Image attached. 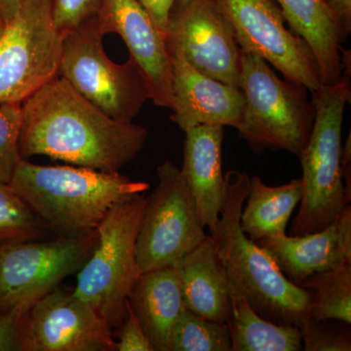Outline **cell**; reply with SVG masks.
<instances>
[{
  "mask_svg": "<svg viewBox=\"0 0 351 351\" xmlns=\"http://www.w3.org/2000/svg\"><path fill=\"white\" fill-rule=\"evenodd\" d=\"M23 159L45 156L107 173L119 171L145 147L147 131L108 117L61 76L22 103Z\"/></svg>",
  "mask_w": 351,
  "mask_h": 351,
  "instance_id": "cell-1",
  "label": "cell"
},
{
  "mask_svg": "<svg viewBox=\"0 0 351 351\" xmlns=\"http://www.w3.org/2000/svg\"><path fill=\"white\" fill-rule=\"evenodd\" d=\"M11 186L54 237H80L95 232L113 206L149 189L119 173L80 166L38 165L22 159Z\"/></svg>",
  "mask_w": 351,
  "mask_h": 351,
  "instance_id": "cell-2",
  "label": "cell"
},
{
  "mask_svg": "<svg viewBox=\"0 0 351 351\" xmlns=\"http://www.w3.org/2000/svg\"><path fill=\"white\" fill-rule=\"evenodd\" d=\"M225 179V203L214 241L230 290L244 297L265 319L299 327L309 315L311 294L291 282L274 258L242 230L240 216L250 186L249 175L232 170L226 173Z\"/></svg>",
  "mask_w": 351,
  "mask_h": 351,
  "instance_id": "cell-3",
  "label": "cell"
},
{
  "mask_svg": "<svg viewBox=\"0 0 351 351\" xmlns=\"http://www.w3.org/2000/svg\"><path fill=\"white\" fill-rule=\"evenodd\" d=\"M313 95V126L299 156L302 193L291 235L322 230L350 205L341 171L343 113L351 99L350 64L338 82L321 85Z\"/></svg>",
  "mask_w": 351,
  "mask_h": 351,
  "instance_id": "cell-4",
  "label": "cell"
},
{
  "mask_svg": "<svg viewBox=\"0 0 351 351\" xmlns=\"http://www.w3.org/2000/svg\"><path fill=\"white\" fill-rule=\"evenodd\" d=\"M241 90L245 104L237 131L252 151L282 149L301 156L314 121L306 88L284 82L263 58L241 51Z\"/></svg>",
  "mask_w": 351,
  "mask_h": 351,
  "instance_id": "cell-5",
  "label": "cell"
},
{
  "mask_svg": "<svg viewBox=\"0 0 351 351\" xmlns=\"http://www.w3.org/2000/svg\"><path fill=\"white\" fill-rule=\"evenodd\" d=\"M147 197L140 195L115 205L97 228L98 244L78 271L73 292L119 329L127 315V302L137 282L136 243Z\"/></svg>",
  "mask_w": 351,
  "mask_h": 351,
  "instance_id": "cell-6",
  "label": "cell"
},
{
  "mask_svg": "<svg viewBox=\"0 0 351 351\" xmlns=\"http://www.w3.org/2000/svg\"><path fill=\"white\" fill-rule=\"evenodd\" d=\"M96 16L64 32L59 76L104 113L132 122L151 100L144 75L129 58L119 64L108 57Z\"/></svg>",
  "mask_w": 351,
  "mask_h": 351,
  "instance_id": "cell-7",
  "label": "cell"
},
{
  "mask_svg": "<svg viewBox=\"0 0 351 351\" xmlns=\"http://www.w3.org/2000/svg\"><path fill=\"white\" fill-rule=\"evenodd\" d=\"M63 41L54 0H22L0 38V105L22 104L59 76Z\"/></svg>",
  "mask_w": 351,
  "mask_h": 351,
  "instance_id": "cell-8",
  "label": "cell"
},
{
  "mask_svg": "<svg viewBox=\"0 0 351 351\" xmlns=\"http://www.w3.org/2000/svg\"><path fill=\"white\" fill-rule=\"evenodd\" d=\"M97 230L0 246V315L24 316L66 277L80 271L98 244Z\"/></svg>",
  "mask_w": 351,
  "mask_h": 351,
  "instance_id": "cell-9",
  "label": "cell"
},
{
  "mask_svg": "<svg viewBox=\"0 0 351 351\" xmlns=\"http://www.w3.org/2000/svg\"><path fill=\"white\" fill-rule=\"evenodd\" d=\"M158 184L147 197L136 256L140 274L174 267L206 239L181 168L165 160L157 167Z\"/></svg>",
  "mask_w": 351,
  "mask_h": 351,
  "instance_id": "cell-10",
  "label": "cell"
},
{
  "mask_svg": "<svg viewBox=\"0 0 351 351\" xmlns=\"http://www.w3.org/2000/svg\"><path fill=\"white\" fill-rule=\"evenodd\" d=\"M234 31L242 52L263 58L289 82L313 93L322 85L306 41L286 27L276 0H214Z\"/></svg>",
  "mask_w": 351,
  "mask_h": 351,
  "instance_id": "cell-11",
  "label": "cell"
},
{
  "mask_svg": "<svg viewBox=\"0 0 351 351\" xmlns=\"http://www.w3.org/2000/svg\"><path fill=\"white\" fill-rule=\"evenodd\" d=\"M165 43L200 73L241 89V50L214 0H175Z\"/></svg>",
  "mask_w": 351,
  "mask_h": 351,
  "instance_id": "cell-12",
  "label": "cell"
},
{
  "mask_svg": "<svg viewBox=\"0 0 351 351\" xmlns=\"http://www.w3.org/2000/svg\"><path fill=\"white\" fill-rule=\"evenodd\" d=\"M22 343L23 351H117L107 320L59 286L25 314Z\"/></svg>",
  "mask_w": 351,
  "mask_h": 351,
  "instance_id": "cell-13",
  "label": "cell"
},
{
  "mask_svg": "<svg viewBox=\"0 0 351 351\" xmlns=\"http://www.w3.org/2000/svg\"><path fill=\"white\" fill-rule=\"evenodd\" d=\"M104 36L115 34L126 44L157 107L172 110V63L165 39L140 0H101L96 15Z\"/></svg>",
  "mask_w": 351,
  "mask_h": 351,
  "instance_id": "cell-14",
  "label": "cell"
},
{
  "mask_svg": "<svg viewBox=\"0 0 351 351\" xmlns=\"http://www.w3.org/2000/svg\"><path fill=\"white\" fill-rule=\"evenodd\" d=\"M167 49L173 71L171 120L184 132L198 125L239 129L245 104L242 90L200 73L177 48L167 45Z\"/></svg>",
  "mask_w": 351,
  "mask_h": 351,
  "instance_id": "cell-15",
  "label": "cell"
},
{
  "mask_svg": "<svg viewBox=\"0 0 351 351\" xmlns=\"http://www.w3.org/2000/svg\"><path fill=\"white\" fill-rule=\"evenodd\" d=\"M256 243L274 258L291 282L301 287L316 272L351 263V207L319 232L304 235L281 234Z\"/></svg>",
  "mask_w": 351,
  "mask_h": 351,
  "instance_id": "cell-16",
  "label": "cell"
},
{
  "mask_svg": "<svg viewBox=\"0 0 351 351\" xmlns=\"http://www.w3.org/2000/svg\"><path fill=\"white\" fill-rule=\"evenodd\" d=\"M184 133L181 171L195 199L201 223L215 240L218 237L226 196V179L221 168L225 127L198 125Z\"/></svg>",
  "mask_w": 351,
  "mask_h": 351,
  "instance_id": "cell-17",
  "label": "cell"
},
{
  "mask_svg": "<svg viewBox=\"0 0 351 351\" xmlns=\"http://www.w3.org/2000/svg\"><path fill=\"white\" fill-rule=\"evenodd\" d=\"M184 304L207 319L226 323L230 313V285L211 235L174 265Z\"/></svg>",
  "mask_w": 351,
  "mask_h": 351,
  "instance_id": "cell-18",
  "label": "cell"
},
{
  "mask_svg": "<svg viewBox=\"0 0 351 351\" xmlns=\"http://www.w3.org/2000/svg\"><path fill=\"white\" fill-rule=\"evenodd\" d=\"M128 304L154 351H172L176 326L186 308L175 267L141 274L129 295Z\"/></svg>",
  "mask_w": 351,
  "mask_h": 351,
  "instance_id": "cell-19",
  "label": "cell"
},
{
  "mask_svg": "<svg viewBox=\"0 0 351 351\" xmlns=\"http://www.w3.org/2000/svg\"><path fill=\"white\" fill-rule=\"evenodd\" d=\"M286 23L313 51L322 84L338 82L350 64V52L341 47L345 36L324 0H276Z\"/></svg>",
  "mask_w": 351,
  "mask_h": 351,
  "instance_id": "cell-20",
  "label": "cell"
},
{
  "mask_svg": "<svg viewBox=\"0 0 351 351\" xmlns=\"http://www.w3.org/2000/svg\"><path fill=\"white\" fill-rule=\"evenodd\" d=\"M301 179L270 186L262 178H250V186L240 216V226L253 241L285 234L293 212L302 199Z\"/></svg>",
  "mask_w": 351,
  "mask_h": 351,
  "instance_id": "cell-21",
  "label": "cell"
},
{
  "mask_svg": "<svg viewBox=\"0 0 351 351\" xmlns=\"http://www.w3.org/2000/svg\"><path fill=\"white\" fill-rule=\"evenodd\" d=\"M232 351L302 350L301 331L262 317L244 297L230 290V313L226 321Z\"/></svg>",
  "mask_w": 351,
  "mask_h": 351,
  "instance_id": "cell-22",
  "label": "cell"
},
{
  "mask_svg": "<svg viewBox=\"0 0 351 351\" xmlns=\"http://www.w3.org/2000/svg\"><path fill=\"white\" fill-rule=\"evenodd\" d=\"M301 287L311 294V317L351 324V263L316 272Z\"/></svg>",
  "mask_w": 351,
  "mask_h": 351,
  "instance_id": "cell-23",
  "label": "cell"
},
{
  "mask_svg": "<svg viewBox=\"0 0 351 351\" xmlns=\"http://www.w3.org/2000/svg\"><path fill=\"white\" fill-rule=\"evenodd\" d=\"M53 237L15 189L0 184V246Z\"/></svg>",
  "mask_w": 351,
  "mask_h": 351,
  "instance_id": "cell-24",
  "label": "cell"
},
{
  "mask_svg": "<svg viewBox=\"0 0 351 351\" xmlns=\"http://www.w3.org/2000/svg\"><path fill=\"white\" fill-rule=\"evenodd\" d=\"M172 351H232L228 326L186 308L176 326Z\"/></svg>",
  "mask_w": 351,
  "mask_h": 351,
  "instance_id": "cell-25",
  "label": "cell"
},
{
  "mask_svg": "<svg viewBox=\"0 0 351 351\" xmlns=\"http://www.w3.org/2000/svg\"><path fill=\"white\" fill-rule=\"evenodd\" d=\"M350 326L339 320H319L307 316L299 325L302 350L350 351Z\"/></svg>",
  "mask_w": 351,
  "mask_h": 351,
  "instance_id": "cell-26",
  "label": "cell"
},
{
  "mask_svg": "<svg viewBox=\"0 0 351 351\" xmlns=\"http://www.w3.org/2000/svg\"><path fill=\"white\" fill-rule=\"evenodd\" d=\"M22 104L0 105V184H8L22 160L19 137L22 126Z\"/></svg>",
  "mask_w": 351,
  "mask_h": 351,
  "instance_id": "cell-27",
  "label": "cell"
},
{
  "mask_svg": "<svg viewBox=\"0 0 351 351\" xmlns=\"http://www.w3.org/2000/svg\"><path fill=\"white\" fill-rule=\"evenodd\" d=\"M101 0H54V19L63 34L98 13Z\"/></svg>",
  "mask_w": 351,
  "mask_h": 351,
  "instance_id": "cell-28",
  "label": "cell"
},
{
  "mask_svg": "<svg viewBox=\"0 0 351 351\" xmlns=\"http://www.w3.org/2000/svg\"><path fill=\"white\" fill-rule=\"evenodd\" d=\"M117 351H154V346L145 334L138 318L127 302V315L120 325Z\"/></svg>",
  "mask_w": 351,
  "mask_h": 351,
  "instance_id": "cell-29",
  "label": "cell"
},
{
  "mask_svg": "<svg viewBox=\"0 0 351 351\" xmlns=\"http://www.w3.org/2000/svg\"><path fill=\"white\" fill-rule=\"evenodd\" d=\"M23 317L0 315V351H23Z\"/></svg>",
  "mask_w": 351,
  "mask_h": 351,
  "instance_id": "cell-30",
  "label": "cell"
},
{
  "mask_svg": "<svg viewBox=\"0 0 351 351\" xmlns=\"http://www.w3.org/2000/svg\"><path fill=\"white\" fill-rule=\"evenodd\" d=\"M140 2L147 9L161 36L165 39L168 17L175 0H140Z\"/></svg>",
  "mask_w": 351,
  "mask_h": 351,
  "instance_id": "cell-31",
  "label": "cell"
},
{
  "mask_svg": "<svg viewBox=\"0 0 351 351\" xmlns=\"http://www.w3.org/2000/svg\"><path fill=\"white\" fill-rule=\"evenodd\" d=\"M341 34L348 38L351 32V0H324Z\"/></svg>",
  "mask_w": 351,
  "mask_h": 351,
  "instance_id": "cell-32",
  "label": "cell"
},
{
  "mask_svg": "<svg viewBox=\"0 0 351 351\" xmlns=\"http://www.w3.org/2000/svg\"><path fill=\"white\" fill-rule=\"evenodd\" d=\"M341 171L346 191L351 195V143L350 136L341 152Z\"/></svg>",
  "mask_w": 351,
  "mask_h": 351,
  "instance_id": "cell-33",
  "label": "cell"
},
{
  "mask_svg": "<svg viewBox=\"0 0 351 351\" xmlns=\"http://www.w3.org/2000/svg\"><path fill=\"white\" fill-rule=\"evenodd\" d=\"M22 0H0V16L6 23L17 12Z\"/></svg>",
  "mask_w": 351,
  "mask_h": 351,
  "instance_id": "cell-34",
  "label": "cell"
},
{
  "mask_svg": "<svg viewBox=\"0 0 351 351\" xmlns=\"http://www.w3.org/2000/svg\"><path fill=\"white\" fill-rule=\"evenodd\" d=\"M7 23L4 21L3 18L0 16V38L3 36L4 32H5Z\"/></svg>",
  "mask_w": 351,
  "mask_h": 351,
  "instance_id": "cell-35",
  "label": "cell"
}]
</instances>
